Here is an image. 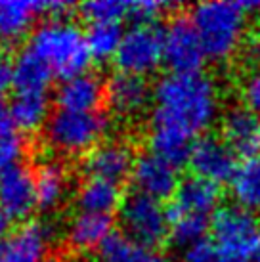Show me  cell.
Instances as JSON below:
<instances>
[{"label": "cell", "instance_id": "cell-1", "mask_svg": "<svg viewBox=\"0 0 260 262\" xmlns=\"http://www.w3.org/2000/svg\"><path fill=\"white\" fill-rule=\"evenodd\" d=\"M151 126L189 138L205 132L218 117V92L203 73H168L153 86Z\"/></svg>", "mask_w": 260, "mask_h": 262}, {"label": "cell", "instance_id": "cell-2", "mask_svg": "<svg viewBox=\"0 0 260 262\" xmlns=\"http://www.w3.org/2000/svg\"><path fill=\"white\" fill-rule=\"evenodd\" d=\"M27 48L35 52L54 77L61 80L88 71L92 61L84 31L67 17H48L31 33Z\"/></svg>", "mask_w": 260, "mask_h": 262}, {"label": "cell", "instance_id": "cell-3", "mask_svg": "<svg viewBox=\"0 0 260 262\" xmlns=\"http://www.w3.org/2000/svg\"><path fill=\"white\" fill-rule=\"evenodd\" d=\"M247 10L241 2L207 0L189 12V21L201 38L207 58L222 61L231 58L243 40L247 27Z\"/></svg>", "mask_w": 260, "mask_h": 262}, {"label": "cell", "instance_id": "cell-4", "mask_svg": "<svg viewBox=\"0 0 260 262\" xmlns=\"http://www.w3.org/2000/svg\"><path fill=\"white\" fill-rule=\"evenodd\" d=\"M111 130L107 113L56 110L44 124V144L59 155H88Z\"/></svg>", "mask_w": 260, "mask_h": 262}, {"label": "cell", "instance_id": "cell-5", "mask_svg": "<svg viewBox=\"0 0 260 262\" xmlns=\"http://www.w3.org/2000/svg\"><path fill=\"white\" fill-rule=\"evenodd\" d=\"M119 220L121 232L145 247L157 249L166 237H170L168 209L161 201L140 191H132L124 197L119 209Z\"/></svg>", "mask_w": 260, "mask_h": 262}, {"label": "cell", "instance_id": "cell-6", "mask_svg": "<svg viewBox=\"0 0 260 262\" xmlns=\"http://www.w3.org/2000/svg\"><path fill=\"white\" fill-rule=\"evenodd\" d=\"M210 232L212 241L231 258L251 262L260 251L258 219L237 205L218 209L210 220Z\"/></svg>", "mask_w": 260, "mask_h": 262}, {"label": "cell", "instance_id": "cell-7", "mask_svg": "<svg viewBox=\"0 0 260 262\" xmlns=\"http://www.w3.org/2000/svg\"><path fill=\"white\" fill-rule=\"evenodd\" d=\"M161 63H165V31L157 25H132L124 31L121 48L115 56L119 71L145 77Z\"/></svg>", "mask_w": 260, "mask_h": 262}, {"label": "cell", "instance_id": "cell-8", "mask_svg": "<svg viewBox=\"0 0 260 262\" xmlns=\"http://www.w3.org/2000/svg\"><path fill=\"white\" fill-rule=\"evenodd\" d=\"M207 59L201 38L186 17H174L165 29V66L170 73H201Z\"/></svg>", "mask_w": 260, "mask_h": 262}, {"label": "cell", "instance_id": "cell-9", "mask_svg": "<svg viewBox=\"0 0 260 262\" xmlns=\"http://www.w3.org/2000/svg\"><path fill=\"white\" fill-rule=\"evenodd\" d=\"M189 168L195 176L214 184H230L237 170V155L218 136H201L193 142L188 161Z\"/></svg>", "mask_w": 260, "mask_h": 262}, {"label": "cell", "instance_id": "cell-10", "mask_svg": "<svg viewBox=\"0 0 260 262\" xmlns=\"http://www.w3.org/2000/svg\"><path fill=\"white\" fill-rule=\"evenodd\" d=\"M136 155L128 142L124 140H105L92 151L84 155L82 172L86 178H100L107 182L121 184L132 176Z\"/></svg>", "mask_w": 260, "mask_h": 262}, {"label": "cell", "instance_id": "cell-11", "mask_svg": "<svg viewBox=\"0 0 260 262\" xmlns=\"http://www.w3.org/2000/svg\"><path fill=\"white\" fill-rule=\"evenodd\" d=\"M153 100V88L145 77L117 71L105 80V103L115 115L134 119L144 113Z\"/></svg>", "mask_w": 260, "mask_h": 262}, {"label": "cell", "instance_id": "cell-12", "mask_svg": "<svg viewBox=\"0 0 260 262\" xmlns=\"http://www.w3.org/2000/svg\"><path fill=\"white\" fill-rule=\"evenodd\" d=\"M0 209L12 220H25L36 209L35 172L17 163L0 172Z\"/></svg>", "mask_w": 260, "mask_h": 262}, {"label": "cell", "instance_id": "cell-13", "mask_svg": "<svg viewBox=\"0 0 260 262\" xmlns=\"http://www.w3.org/2000/svg\"><path fill=\"white\" fill-rule=\"evenodd\" d=\"M130 178L134 182V191L153 197L161 203L172 199L180 184L178 168L151 151L138 155Z\"/></svg>", "mask_w": 260, "mask_h": 262}, {"label": "cell", "instance_id": "cell-14", "mask_svg": "<svg viewBox=\"0 0 260 262\" xmlns=\"http://www.w3.org/2000/svg\"><path fill=\"white\" fill-rule=\"evenodd\" d=\"M54 226L42 220H29L15 228L2 243L4 262H44L54 239Z\"/></svg>", "mask_w": 260, "mask_h": 262}, {"label": "cell", "instance_id": "cell-15", "mask_svg": "<svg viewBox=\"0 0 260 262\" xmlns=\"http://www.w3.org/2000/svg\"><path fill=\"white\" fill-rule=\"evenodd\" d=\"M220 199L222 193L218 184L191 174L180 180L172 203L168 207V214H191L212 220L218 211Z\"/></svg>", "mask_w": 260, "mask_h": 262}, {"label": "cell", "instance_id": "cell-16", "mask_svg": "<svg viewBox=\"0 0 260 262\" xmlns=\"http://www.w3.org/2000/svg\"><path fill=\"white\" fill-rule=\"evenodd\" d=\"M54 100L58 103V110L80 113L100 111L101 103L105 102V82L98 73L84 71L61 80L56 88Z\"/></svg>", "mask_w": 260, "mask_h": 262}, {"label": "cell", "instance_id": "cell-17", "mask_svg": "<svg viewBox=\"0 0 260 262\" xmlns=\"http://www.w3.org/2000/svg\"><path fill=\"white\" fill-rule=\"evenodd\" d=\"M222 140L237 157L251 159L260 155V115L247 105H235L222 117Z\"/></svg>", "mask_w": 260, "mask_h": 262}, {"label": "cell", "instance_id": "cell-18", "mask_svg": "<svg viewBox=\"0 0 260 262\" xmlns=\"http://www.w3.org/2000/svg\"><path fill=\"white\" fill-rule=\"evenodd\" d=\"M113 232L115 230L111 216L79 211V214L73 216L65 230V241L77 253H90L98 251Z\"/></svg>", "mask_w": 260, "mask_h": 262}, {"label": "cell", "instance_id": "cell-19", "mask_svg": "<svg viewBox=\"0 0 260 262\" xmlns=\"http://www.w3.org/2000/svg\"><path fill=\"white\" fill-rule=\"evenodd\" d=\"M36 209L50 212L65 201L69 191L67 168L58 159H46L35 168Z\"/></svg>", "mask_w": 260, "mask_h": 262}, {"label": "cell", "instance_id": "cell-20", "mask_svg": "<svg viewBox=\"0 0 260 262\" xmlns=\"http://www.w3.org/2000/svg\"><path fill=\"white\" fill-rule=\"evenodd\" d=\"M44 14L36 0H2L0 2V42L15 44L27 37L36 15ZM31 37V35H29Z\"/></svg>", "mask_w": 260, "mask_h": 262}, {"label": "cell", "instance_id": "cell-21", "mask_svg": "<svg viewBox=\"0 0 260 262\" xmlns=\"http://www.w3.org/2000/svg\"><path fill=\"white\" fill-rule=\"evenodd\" d=\"M75 199L80 212L105 214V216H111L115 211H119L124 201L121 184L100 180V178H86L77 189Z\"/></svg>", "mask_w": 260, "mask_h": 262}, {"label": "cell", "instance_id": "cell-22", "mask_svg": "<svg viewBox=\"0 0 260 262\" xmlns=\"http://www.w3.org/2000/svg\"><path fill=\"white\" fill-rule=\"evenodd\" d=\"M10 121L19 132H35L50 119L48 92H15L8 105Z\"/></svg>", "mask_w": 260, "mask_h": 262}, {"label": "cell", "instance_id": "cell-23", "mask_svg": "<svg viewBox=\"0 0 260 262\" xmlns=\"http://www.w3.org/2000/svg\"><path fill=\"white\" fill-rule=\"evenodd\" d=\"M54 73L31 48H23L12 63V86L15 92H46Z\"/></svg>", "mask_w": 260, "mask_h": 262}, {"label": "cell", "instance_id": "cell-24", "mask_svg": "<svg viewBox=\"0 0 260 262\" xmlns=\"http://www.w3.org/2000/svg\"><path fill=\"white\" fill-rule=\"evenodd\" d=\"M94 262H168L157 249L140 245L123 232H113L96 251Z\"/></svg>", "mask_w": 260, "mask_h": 262}, {"label": "cell", "instance_id": "cell-25", "mask_svg": "<svg viewBox=\"0 0 260 262\" xmlns=\"http://www.w3.org/2000/svg\"><path fill=\"white\" fill-rule=\"evenodd\" d=\"M230 193L237 207L260 212V155L243 159L231 178Z\"/></svg>", "mask_w": 260, "mask_h": 262}, {"label": "cell", "instance_id": "cell-26", "mask_svg": "<svg viewBox=\"0 0 260 262\" xmlns=\"http://www.w3.org/2000/svg\"><path fill=\"white\" fill-rule=\"evenodd\" d=\"M193 142V138L170 128L151 126V132H149V151L159 155L161 159L168 161L176 168H180L189 161Z\"/></svg>", "mask_w": 260, "mask_h": 262}, {"label": "cell", "instance_id": "cell-27", "mask_svg": "<svg viewBox=\"0 0 260 262\" xmlns=\"http://www.w3.org/2000/svg\"><path fill=\"white\" fill-rule=\"evenodd\" d=\"M84 37L92 59L105 61V59H115L123 42L124 31L121 23H88Z\"/></svg>", "mask_w": 260, "mask_h": 262}, {"label": "cell", "instance_id": "cell-28", "mask_svg": "<svg viewBox=\"0 0 260 262\" xmlns=\"http://www.w3.org/2000/svg\"><path fill=\"white\" fill-rule=\"evenodd\" d=\"M170 216V239L176 247L188 251L197 243L205 241L210 228V219L191 216V214H168Z\"/></svg>", "mask_w": 260, "mask_h": 262}, {"label": "cell", "instance_id": "cell-29", "mask_svg": "<svg viewBox=\"0 0 260 262\" xmlns=\"http://www.w3.org/2000/svg\"><path fill=\"white\" fill-rule=\"evenodd\" d=\"M80 15L88 23H121L128 17L130 2L121 0H88L79 6Z\"/></svg>", "mask_w": 260, "mask_h": 262}, {"label": "cell", "instance_id": "cell-30", "mask_svg": "<svg viewBox=\"0 0 260 262\" xmlns=\"http://www.w3.org/2000/svg\"><path fill=\"white\" fill-rule=\"evenodd\" d=\"M25 147H27L25 138L14 124L0 126V172L21 163Z\"/></svg>", "mask_w": 260, "mask_h": 262}, {"label": "cell", "instance_id": "cell-31", "mask_svg": "<svg viewBox=\"0 0 260 262\" xmlns=\"http://www.w3.org/2000/svg\"><path fill=\"white\" fill-rule=\"evenodd\" d=\"M174 2H161V0H140V2H130L128 17L134 21V25H155V21L161 15L176 8Z\"/></svg>", "mask_w": 260, "mask_h": 262}, {"label": "cell", "instance_id": "cell-32", "mask_svg": "<svg viewBox=\"0 0 260 262\" xmlns=\"http://www.w3.org/2000/svg\"><path fill=\"white\" fill-rule=\"evenodd\" d=\"M184 262H247V260H237L228 256L218 247L214 241H201L193 247H189L184 255Z\"/></svg>", "mask_w": 260, "mask_h": 262}, {"label": "cell", "instance_id": "cell-33", "mask_svg": "<svg viewBox=\"0 0 260 262\" xmlns=\"http://www.w3.org/2000/svg\"><path fill=\"white\" fill-rule=\"evenodd\" d=\"M243 100L249 110L260 115V67L254 69L243 82Z\"/></svg>", "mask_w": 260, "mask_h": 262}, {"label": "cell", "instance_id": "cell-34", "mask_svg": "<svg viewBox=\"0 0 260 262\" xmlns=\"http://www.w3.org/2000/svg\"><path fill=\"white\" fill-rule=\"evenodd\" d=\"M71 2L65 0H52V2H42V12L50 17H67L69 12L73 10Z\"/></svg>", "mask_w": 260, "mask_h": 262}, {"label": "cell", "instance_id": "cell-35", "mask_svg": "<svg viewBox=\"0 0 260 262\" xmlns=\"http://www.w3.org/2000/svg\"><path fill=\"white\" fill-rule=\"evenodd\" d=\"M12 86V66L0 59V100H4V94Z\"/></svg>", "mask_w": 260, "mask_h": 262}, {"label": "cell", "instance_id": "cell-36", "mask_svg": "<svg viewBox=\"0 0 260 262\" xmlns=\"http://www.w3.org/2000/svg\"><path fill=\"white\" fill-rule=\"evenodd\" d=\"M12 222H14V220L0 209V245L10 237V233H12Z\"/></svg>", "mask_w": 260, "mask_h": 262}, {"label": "cell", "instance_id": "cell-37", "mask_svg": "<svg viewBox=\"0 0 260 262\" xmlns=\"http://www.w3.org/2000/svg\"><path fill=\"white\" fill-rule=\"evenodd\" d=\"M247 56H249V59L260 63V35L254 37L253 40L249 42V46H247Z\"/></svg>", "mask_w": 260, "mask_h": 262}, {"label": "cell", "instance_id": "cell-38", "mask_svg": "<svg viewBox=\"0 0 260 262\" xmlns=\"http://www.w3.org/2000/svg\"><path fill=\"white\" fill-rule=\"evenodd\" d=\"M6 124H12V121H10L8 105L4 103V100H0V126H6Z\"/></svg>", "mask_w": 260, "mask_h": 262}, {"label": "cell", "instance_id": "cell-39", "mask_svg": "<svg viewBox=\"0 0 260 262\" xmlns=\"http://www.w3.org/2000/svg\"><path fill=\"white\" fill-rule=\"evenodd\" d=\"M44 262H69V260H63V258H58V256H48Z\"/></svg>", "mask_w": 260, "mask_h": 262}, {"label": "cell", "instance_id": "cell-40", "mask_svg": "<svg viewBox=\"0 0 260 262\" xmlns=\"http://www.w3.org/2000/svg\"><path fill=\"white\" fill-rule=\"evenodd\" d=\"M254 262H260V251L256 253V256H254Z\"/></svg>", "mask_w": 260, "mask_h": 262}, {"label": "cell", "instance_id": "cell-41", "mask_svg": "<svg viewBox=\"0 0 260 262\" xmlns=\"http://www.w3.org/2000/svg\"><path fill=\"white\" fill-rule=\"evenodd\" d=\"M0 262H4V258H2V245H0Z\"/></svg>", "mask_w": 260, "mask_h": 262}]
</instances>
